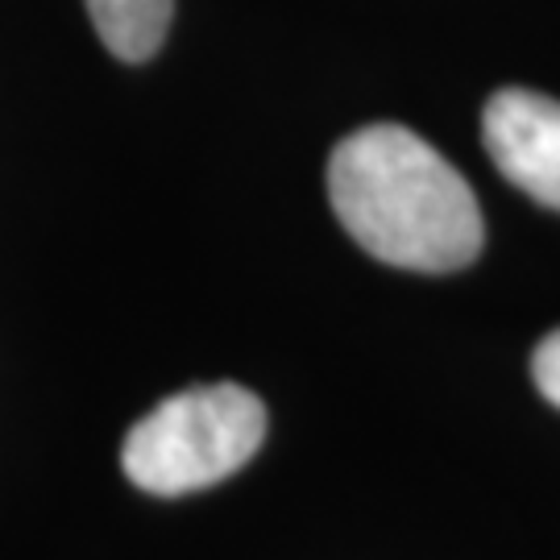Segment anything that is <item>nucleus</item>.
Instances as JSON below:
<instances>
[{
  "label": "nucleus",
  "mask_w": 560,
  "mask_h": 560,
  "mask_svg": "<svg viewBox=\"0 0 560 560\" xmlns=\"http://www.w3.org/2000/svg\"><path fill=\"white\" fill-rule=\"evenodd\" d=\"M481 138L506 179L560 212V101L502 88L481 113Z\"/></svg>",
  "instance_id": "nucleus-3"
},
{
  "label": "nucleus",
  "mask_w": 560,
  "mask_h": 560,
  "mask_svg": "<svg viewBox=\"0 0 560 560\" xmlns=\"http://www.w3.org/2000/svg\"><path fill=\"white\" fill-rule=\"evenodd\" d=\"M532 378H536L544 399L560 407V328L540 340V349L532 358Z\"/></svg>",
  "instance_id": "nucleus-5"
},
{
  "label": "nucleus",
  "mask_w": 560,
  "mask_h": 560,
  "mask_svg": "<svg viewBox=\"0 0 560 560\" xmlns=\"http://www.w3.org/2000/svg\"><path fill=\"white\" fill-rule=\"evenodd\" d=\"M266 441V407L237 382L191 386L141 416L120 448L125 478L145 494H191L237 474Z\"/></svg>",
  "instance_id": "nucleus-2"
},
{
  "label": "nucleus",
  "mask_w": 560,
  "mask_h": 560,
  "mask_svg": "<svg viewBox=\"0 0 560 560\" xmlns=\"http://www.w3.org/2000/svg\"><path fill=\"white\" fill-rule=\"evenodd\" d=\"M101 42L120 62H145L159 55L171 30L175 0H83Z\"/></svg>",
  "instance_id": "nucleus-4"
},
{
  "label": "nucleus",
  "mask_w": 560,
  "mask_h": 560,
  "mask_svg": "<svg viewBox=\"0 0 560 560\" xmlns=\"http://www.w3.org/2000/svg\"><path fill=\"white\" fill-rule=\"evenodd\" d=\"M328 200L365 254L399 270L448 275L481 254L469 183L402 125H365L328 159Z\"/></svg>",
  "instance_id": "nucleus-1"
}]
</instances>
